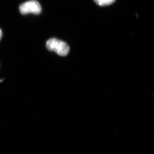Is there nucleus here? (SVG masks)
Here are the masks:
<instances>
[{"label": "nucleus", "instance_id": "1", "mask_svg": "<svg viewBox=\"0 0 154 154\" xmlns=\"http://www.w3.org/2000/svg\"><path fill=\"white\" fill-rule=\"evenodd\" d=\"M46 46L48 50L54 51L61 56H66L69 51V47L66 42L57 38L48 39L46 42Z\"/></svg>", "mask_w": 154, "mask_h": 154}, {"label": "nucleus", "instance_id": "2", "mask_svg": "<svg viewBox=\"0 0 154 154\" xmlns=\"http://www.w3.org/2000/svg\"><path fill=\"white\" fill-rule=\"evenodd\" d=\"M20 13L23 15L28 14H38L41 13L42 7L36 0H31L22 3L19 7Z\"/></svg>", "mask_w": 154, "mask_h": 154}, {"label": "nucleus", "instance_id": "3", "mask_svg": "<svg viewBox=\"0 0 154 154\" xmlns=\"http://www.w3.org/2000/svg\"><path fill=\"white\" fill-rule=\"evenodd\" d=\"M94 2L97 5L100 6H106L109 5L113 4L116 0H94Z\"/></svg>", "mask_w": 154, "mask_h": 154}, {"label": "nucleus", "instance_id": "4", "mask_svg": "<svg viewBox=\"0 0 154 154\" xmlns=\"http://www.w3.org/2000/svg\"><path fill=\"white\" fill-rule=\"evenodd\" d=\"M2 32L1 29H0V40L2 38Z\"/></svg>", "mask_w": 154, "mask_h": 154}]
</instances>
